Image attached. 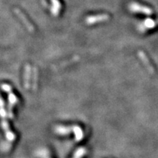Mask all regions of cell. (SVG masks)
Masks as SVG:
<instances>
[{"mask_svg":"<svg viewBox=\"0 0 158 158\" xmlns=\"http://www.w3.org/2000/svg\"><path fill=\"white\" fill-rule=\"evenodd\" d=\"M15 13H16V14H17V15H19V17H21V20H22L23 21H24V23L26 24V26H27V28L29 29V30L32 31L33 27H31V26L30 23H29V22H28V21H27V20L25 19L26 17L24 16V15H23L22 14V13H21V11L19 10H16V9H15Z\"/></svg>","mask_w":158,"mask_h":158,"instance_id":"6da1fadb","label":"cell"}]
</instances>
